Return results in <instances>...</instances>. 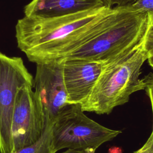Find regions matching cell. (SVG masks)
Returning a JSON list of instances; mask_svg holds the SVG:
<instances>
[{"instance_id":"obj_6","label":"cell","mask_w":153,"mask_h":153,"mask_svg":"<svg viewBox=\"0 0 153 153\" xmlns=\"http://www.w3.org/2000/svg\"><path fill=\"white\" fill-rule=\"evenodd\" d=\"M32 88L33 84H26L17 93L11 123L13 151L38 140L49 121L39 98Z\"/></svg>"},{"instance_id":"obj_13","label":"cell","mask_w":153,"mask_h":153,"mask_svg":"<svg viewBox=\"0 0 153 153\" xmlns=\"http://www.w3.org/2000/svg\"><path fill=\"white\" fill-rule=\"evenodd\" d=\"M143 79L145 85L144 90L150 100L153 115V73H149L143 78Z\"/></svg>"},{"instance_id":"obj_5","label":"cell","mask_w":153,"mask_h":153,"mask_svg":"<svg viewBox=\"0 0 153 153\" xmlns=\"http://www.w3.org/2000/svg\"><path fill=\"white\" fill-rule=\"evenodd\" d=\"M33 79L21 57L0 51V153L13 152L11 123L17 93L23 85L33 84Z\"/></svg>"},{"instance_id":"obj_9","label":"cell","mask_w":153,"mask_h":153,"mask_svg":"<svg viewBox=\"0 0 153 153\" xmlns=\"http://www.w3.org/2000/svg\"><path fill=\"white\" fill-rule=\"evenodd\" d=\"M104 6L102 0H32L25 14L57 16L76 13Z\"/></svg>"},{"instance_id":"obj_12","label":"cell","mask_w":153,"mask_h":153,"mask_svg":"<svg viewBox=\"0 0 153 153\" xmlns=\"http://www.w3.org/2000/svg\"><path fill=\"white\" fill-rule=\"evenodd\" d=\"M126 7L134 11L153 13V0H137L131 5Z\"/></svg>"},{"instance_id":"obj_15","label":"cell","mask_w":153,"mask_h":153,"mask_svg":"<svg viewBox=\"0 0 153 153\" xmlns=\"http://www.w3.org/2000/svg\"><path fill=\"white\" fill-rule=\"evenodd\" d=\"M133 153H153V129L144 145Z\"/></svg>"},{"instance_id":"obj_3","label":"cell","mask_w":153,"mask_h":153,"mask_svg":"<svg viewBox=\"0 0 153 153\" xmlns=\"http://www.w3.org/2000/svg\"><path fill=\"white\" fill-rule=\"evenodd\" d=\"M142 42L106 66L90 94L81 104L84 111L108 114L116 106L127 103L131 94L145 89L144 81L139 78L141 67L148 59Z\"/></svg>"},{"instance_id":"obj_17","label":"cell","mask_w":153,"mask_h":153,"mask_svg":"<svg viewBox=\"0 0 153 153\" xmlns=\"http://www.w3.org/2000/svg\"><path fill=\"white\" fill-rule=\"evenodd\" d=\"M147 60H148L149 65L153 68V56L149 57Z\"/></svg>"},{"instance_id":"obj_16","label":"cell","mask_w":153,"mask_h":153,"mask_svg":"<svg viewBox=\"0 0 153 153\" xmlns=\"http://www.w3.org/2000/svg\"><path fill=\"white\" fill-rule=\"evenodd\" d=\"M96 150V149L93 148H87V149H67V150L61 153H95Z\"/></svg>"},{"instance_id":"obj_11","label":"cell","mask_w":153,"mask_h":153,"mask_svg":"<svg viewBox=\"0 0 153 153\" xmlns=\"http://www.w3.org/2000/svg\"><path fill=\"white\" fill-rule=\"evenodd\" d=\"M149 22L142 45L148 59L153 56V13H148Z\"/></svg>"},{"instance_id":"obj_8","label":"cell","mask_w":153,"mask_h":153,"mask_svg":"<svg viewBox=\"0 0 153 153\" xmlns=\"http://www.w3.org/2000/svg\"><path fill=\"white\" fill-rule=\"evenodd\" d=\"M69 104H81L90 94L102 72L109 63L90 60L61 59Z\"/></svg>"},{"instance_id":"obj_1","label":"cell","mask_w":153,"mask_h":153,"mask_svg":"<svg viewBox=\"0 0 153 153\" xmlns=\"http://www.w3.org/2000/svg\"><path fill=\"white\" fill-rule=\"evenodd\" d=\"M112 8L104 5L57 16L26 14L15 27L17 46L36 64L62 59L102 29Z\"/></svg>"},{"instance_id":"obj_10","label":"cell","mask_w":153,"mask_h":153,"mask_svg":"<svg viewBox=\"0 0 153 153\" xmlns=\"http://www.w3.org/2000/svg\"><path fill=\"white\" fill-rule=\"evenodd\" d=\"M53 123L48 121L45 130L34 143L11 153H54L52 147V126Z\"/></svg>"},{"instance_id":"obj_14","label":"cell","mask_w":153,"mask_h":153,"mask_svg":"<svg viewBox=\"0 0 153 153\" xmlns=\"http://www.w3.org/2000/svg\"><path fill=\"white\" fill-rule=\"evenodd\" d=\"M105 6L109 8L128 6L137 0H102Z\"/></svg>"},{"instance_id":"obj_4","label":"cell","mask_w":153,"mask_h":153,"mask_svg":"<svg viewBox=\"0 0 153 153\" xmlns=\"http://www.w3.org/2000/svg\"><path fill=\"white\" fill-rule=\"evenodd\" d=\"M81 104H68L59 113L52 126L54 153L62 149H97L121 133L108 128L88 118Z\"/></svg>"},{"instance_id":"obj_2","label":"cell","mask_w":153,"mask_h":153,"mask_svg":"<svg viewBox=\"0 0 153 153\" xmlns=\"http://www.w3.org/2000/svg\"><path fill=\"white\" fill-rule=\"evenodd\" d=\"M148 22L147 13L134 11L126 6L115 7L106 26L60 59L111 63L125 56L142 42Z\"/></svg>"},{"instance_id":"obj_7","label":"cell","mask_w":153,"mask_h":153,"mask_svg":"<svg viewBox=\"0 0 153 153\" xmlns=\"http://www.w3.org/2000/svg\"><path fill=\"white\" fill-rule=\"evenodd\" d=\"M36 65L33 88L39 98L47 120L54 123L60 111L69 104L63 80V62L56 59Z\"/></svg>"}]
</instances>
